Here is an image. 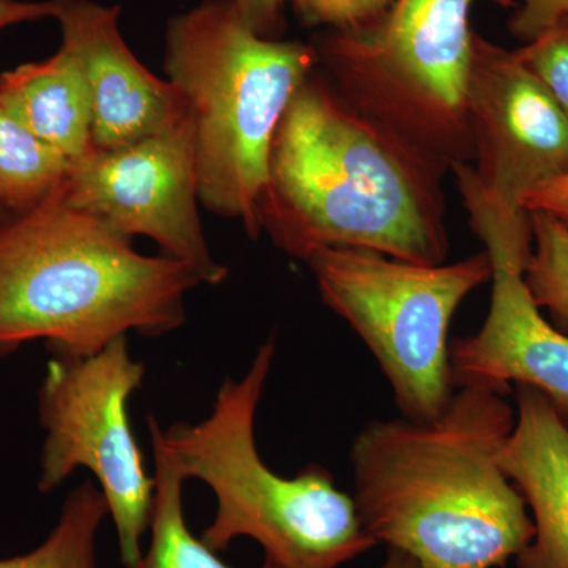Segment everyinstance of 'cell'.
Returning <instances> with one entry per match:
<instances>
[{
	"instance_id": "2",
	"label": "cell",
	"mask_w": 568,
	"mask_h": 568,
	"mask_svg": "<svg viewBox=\"0 0 568 568\" xmlns=\"http://www.w3.org/2000/svg\"><path fill=\"white\" fill-rule=\"evenodd\" d=\"M447 173L355 110L317 65L276 129L257 220L301 261L316 250L358 248L444 264Z\"/></svg>"
},
{
	"instance_id": "5",
	"label": "cell",
	"mask_w": 568,
	"mask_h": 568,
	"mask_svg": "<svg viewBox=\"0 0 568 568\" xmlns=\"http://www.w3.org/2000/svg\"><path fill=\"white\" fill-rule=\"evenodd\" d=\"M164 67L194 121L197 196L252 239L284 111L317 69L313 44L265 39L233 0H205L166 29Z\"/></svg>"
},
{
	"instance_id": "6",
	"label": "cell",
	"mask_w": 568,
	"mask_h": 568,
	"mask_svg": "<svg viewBox=\"0 0 568 568\" xmlns=\"http://www.w3.org/2000/svg\"><path fill=\"white\" fill-rule=\"evenodd\" d=\"M474 2L395 0L369 24L323 31L312 43L320 70L347 103L448 173L474 160L467 104Z\"/></svg>"
},
{
	"instance_id": "12",
	"label": "cell",
	"mask_w": 568,
	"mask_h": 568,
	"mask_svg": "<svg viewBox=\"0 0 568 568\" xmlns=\"http://www.w3.org/2000/svg\"><path fill=\"white\" fill-rule=\"evenodd\" d=\"M62 41L77 54L92 104V142L115 151L163 132L189 112L170 80L145 69L119 29V7L93 0H52Z\"/></svg>"
},
{
	"instance_id": "4",
	"label": "cell",
	"mask_w": 568,
	"mask_h": 568,
	"mask_svg": "<svg viewBox=\"0 0 568 568\" xmlns=\"http://www.w3.org/2000/svg\"><path fill=\"white\" fill-rule=\"evenodd\" d=\"M275 355V338L265 339L245 376L223 381L200 424L162 429L149 416V429L185 480L212 489L215 517L201 540L213 551L246 537L280 568H342L376 547L353 495L336 487L327 467L310 465L282 477L257 450L254 422Z\"/></svg>"
},
{
	"instance_id": "8",
	"label": "cell",
	"mask_w": 568,
	"mask_h": 568,
	"mask_svg": "<svg viewBox=\"0 0 568 568\" xmlns=\"http://www.w3.org/2000/svg\"><path fill=\"white\" fill-rule=\"evenodd\" d=\"M144 375V364L134 361L121 336L89 357L54 354L37 396L44 429L39 491H54L80 467L91 470L125 568L142 556L155 500V477L145 470L129 416L130 398Z\"/></svg>"
},
{
	"instance_id": "13",
	"label": "cell",
	"mask_w": 568,
	"mask_h": 568,
	"mask_svg": "<svg viewBox=\"0 0 568 568\" xmlns=\"http://www.w3.org/2000/svg\"><path fill=\"white\" fill-rule=\"evenodd\" d=\"M515 425L499 454L534 523L515 568H568V424L547 396L515 384Z\"/></svg>"
},
{
	"instance_id": "20",
	"label": "cell",
	"mask_w": 568,
	"mask_h": 568,
	"mask_svg": "<svg viewBox=\"0 0 568 568\" xmlns=\"http://www.w3.org/2000/svg\"><path fill=\"white\" fill-rule=\"evenodd\" d=\"M298 20L310 28L345 31L383 17L395 0H290Z\"/></svg>"
},
{
	"instance_id": "17",
	"label": "cell",
	"mask_w": 568,
	"mask_h": 568,
	"mask_svg": "<svg viewBox=\"0 0 568 568\" xmlns=\"http://www.w3.org/2000/svg\"><path fill=\"white\" fill-rule=\"evenodd\" d=\"M108 515L102 489L82 481L67 496L47 540L26 555L0 559V568H97V534Z\"/></svg>"
},
{
	"instance_id": "21",
	"label": "cell",
	"mask_w": 568,
	"mask_h": 568,
	"mask_svg": "<svg viewBox=\"0 0 568 568\" xmlns=\"http://www.w3.org/2000/svg\"><path fill=\"white\" fill-rule=\"evenodd\" d=\"M517 10L508 20V31L515 39L528 43L568 17V0H514Z\"/></svg>"
},
{
	"instance_id": "9",
	"label": "cell",
	"mask_w": 568,
	"mask_h": 568,
	"mask_svg": "<svg viewBox=\"0 0 568 568\" xmlns=\"http://www.w3.org/2000/svg\"><path fill=\"white\" fill-rule=\"evenodd\" d=\"M467 104L474 160L450 171L463 203L530 230L525 196L568 174V119L514 51L477 32Z\"/></svg>"
},
{
	"instance_id": "23",
	"label": "cell",
	"mask_w": 568,
	"mask_h": 568,
	"mask_svg": "<svg viewBox=\"0 0 568 568\" xmlns=\"http://www.w3.org/2000/svg\"><path fill=\"white\" fill-rule=\"evenodd\" d=\"M526 212H545L568 231V174L534 190L523 200Z\"/></svg>"
},
{
	"instance_id": "15",
	"label": "cell",
	"mask_w": 568,
	"mask_h": 568,
	"mask_svg": "<svg viewBox=\"0 0 568 568\" xmlns=\"http://www.w3.org/2000/svg\"><path fill=\"white\" fill-rule=\"evenodd\" d=\"M155 462V500L151 519V547L126 568H233L224 564L201 538L193 536L183 514V484L173 459L152 437ZM260 568H280L265 559Z\"/></svg>"
},
{
	"instance_id": "26",
	"label": "cell",
	"mask_w": 568,
	"mask_h": 568,
	"mask_svg": "<svg viewBox=\"0 0 568 568\" xmlns=\"http://www.w3.org/2000/svg\"><path fill=\"white\" fill-rule=\"evenodd\" d=\"M9 216V212H7L6 205L0 201V220L7 219Z\"/></svg>"
},
{
	"instance_id": "25",
	"label": "cell",
	"mask_w": 568,
	"mask_h": 568,
	"mask_svg": "<svg viewBox=\"0 0 568 568\" xmlns=\"http://www.w3.org/2000/svg\"><path fill=\"white\" fill-rule=\"evenodd\" d=\"M379 568H424L417 560L405 555V552L398 551V549L387 548L386 560Z\"/></svg>"
},
{
	"instance_id": "22",
	"label": "cell",
	"mask_w": 568,
	"mask_h": 568,
	"mask_svg": "<svg viewBox=\"0 0 568 568\" xmlns=\"http://www.w3.org/2000/svg\"><path fill=\"white\" fill-rule=\"evenodd\" d=\"M253 31L265 39H282L286 0H233Z\"/></svg>"
},
{
	"instance_id": "7",
	"label": "cell",
	"mask_w": 568,
	"mask_h": 568,
	"mask_svg": "<svg viewBox=\"0 0 568 568\" xmlns=\"http://www.w3.org/2000/svg\"><path fill=\"white\" fill-rule=\"evenodd\" d=\"M304 263L324 304L376 358L402 417L439 416L455 390L448 331L467 295L491 280L488 253L422 265L369 250L323 248Z\"/></svg>"
},
{
	"instance_id": "10",
	"label": "cell",
	"mask_w": 568,
	"mask_h": 568,
	"mask_svg": "<svg viewBox=\"0 0 568 568\" xmlns=\"http://www.w3.org/2000/svg\"><path fill=\"white\" fill-rule=\"evenodd\" d=\"M62 194L70 207L125 237L152 239L163 254L190 265L203 284L226 280L227 268L213 260L197 213L192 111L126 148L92 149L70 163Z\"/></svg>"
},
{
	"instance_id": "16",
	"label": "cell",
	"mask_w": 568,
	"mask_h": 568,
	"mask_svg": "<svg viewBox=\"0 0 568 568\" xmlns=\"http://www.w3.org/2000/svg\"><path fill=\"white\" fill-rule=\"evenodd\" d=\"M70 162L0 104V201L9 215L31 211L65 181Z\"/></svg>"
},
{
	"instance_id": "3",
	"label": "cell",
	"mask_w": 568,
	"mask_h": 568,
	"mask_svg": "<svg viewBox=\"0 0 568 568\" xmlns=\"http://www.w3.org/2000/svg\"><path fill=\"white\" fill-rule=\"evenodd\" d=\"M203 284L174 257L145 256L130 237L63 201L0 220V355L32 342L89 357L129 332L160 336L185 323Z\"/></svg>"
},
{
	"instance_id": "18",
	"label": "cell",
	"mask_w": 568,
	"mask_h": 568,
	"mask_svg": "<svg viewBox=\"0 0 568 568\" xmlns=\"http://www.w3.org/2000/svg\"><path fill=\"white\" fill-rule=\"evenodd\" d=\"M532 252L525 283L534 304L545 310L549 323L568 335V231L545 212H529Z\"/></svg>"
},
{
	"instance_id": "11",
	"label": "cell",
	"mask_w": 568,
	"mask_h": 568,
	"mask_svg": "<svg viewBox=\"0 0 568 568\" xmlns=\"http://www.w3.org/2000/svg\"><path fill=\"white\" fill-rule=\"evenodd\" d=\"M469 220L491 261V297L476 334L450 345L454 386L525 384L547 396L568 424V335L541 315L526 287L532 241L487 215Z\"/></svg>"
},
{
	"instance_id": "1",
	"label": "cell",
	"mask_w": 568,
	"mask_h": 568,
	"mask_svg": "<svg viewBox=\"0 0 568 568\" xmlns=\"http://www.w3.org/2000/svg\"><path fill=\"white\" fill-rule=\"evenodd\" d=\"M511 392L462 384L432 420H373L355 435L353 497L376 545L424 568H507L529 547L532 518L499 463Z\"/></svg>"
},
{
	"instance_id": "14",
	"label": "cell",
	"mask_w": 568,
	"mask_h": 568,
	"mask_svg": "<svg viewBox=\"0 0 568 568\" xmlns=\"http://www.w3.org/2000/svg\"><path fill=\"white\" fill-rule=\"evenodd\" d=\"M0 104L70 163L93 149L88 82L67 44L44 61L0 74Z\"/></svg>"
},
{
	"instance_id": "24",
	"label": "cell",
	"mask_w": 568,
	"mask_h": 568,
	"mask_svg": "<svg viewBox=\"0 0 568 568\" xmlns=\"http://www.w3.org/2000/svg\"><path fill=\"white\" fill-rule=\"evenodd\" d=\"M52 18V0H0V29Z\"/></svg>"
},
{
	"instance_id": "19",
	"label": "cell",
	"mask_w": 568,
	"mask_h": 568,
	"mask_svg": "<svg viewBox=\"0 0 568 568\" xmlns=\"http://www.w3.org/2000/svg\"><path fill=\"white\" fill-rule=\"evenodd\" d=\"M514 52L568 119V17Z\"/></svg>"
}]
</instances>
